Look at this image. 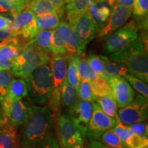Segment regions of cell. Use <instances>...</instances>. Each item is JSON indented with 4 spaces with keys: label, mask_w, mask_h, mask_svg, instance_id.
Returning a JSON list of instances; mask_svg holds the SVG:
<instances>
[{
    "label": "cell",
    "mask_w": 148,
    "mask_h": 148,
    "mask_svg": "<svg viewBox=\"0 0 148 148\" xmlns=\"http://www.w3.org/2000/svg\"><path fill=\"white\" fill-rule=\"evenodd\" d=\"M53 115L49 108L28 106V115L21 130V148H40L53 135Z\"/></svg>",
    "instance_id": "cell-1"
},
{
    "label": "cell",
    "mask_w": 148,
    "mask_h": 148,
    "mask_svg": "<svg viewBox=\"0 0 148 148\" xmlns=\"http://www.w3.org/2000/svg\"><path fill=\"white\" fill-rule=\"evenodd\" d=\"M108 58L124 66L128 70L129 73L144 82H148L147 49L140 37L123 49L111 53Z\"/></svg>",
    "instance_id": "cell-2"
},
{
    "label": "cell",
    "mask_w": 148,
    "mask_h": 148,
    "mask_svg": "<svg viewBox=\"0 0 148 148\" xmlns=\"http://www.w3.org/2000/svg\"><path fill=\"white\" fill-rule=\"evenodd\" d=\"M27 84V99L34 105L42 104L49 99L52 90V79L49 66L41 64L24 79Z\"/></svg>",
    "instance_id": "cell-3"
},
{
    "label": "cell",
    "mask_w": 148,
    "mask_h": 148,
    "mask_svg": "<svg viewBox=\"0 0 148 148\" xmlns=\"http://www.w3.org/2000/svg\"><path fill=\"white\" fill-rule=\"evenodd\" d=\"M51 58V53L45 52L27 42L19 54L12 61L10 71L12 75L24 79L37 66L49 64Z\"/></svg>",
    "instance_id": "cell-4"
},
{
    "label": "cell",
    "mask_w": 148,
    "mask_h": 148,
    "mask_svg": "<svg viewBox=\"0 0 148 148\" xmlns=\"http://www.w3.org/2000/svg\"><path fill=\"white\" fill-rule=\"evenodd\" d=\"M70 56L69 55H53L49 62L52 79V90L49 97V107L54 114L55 120H58V116H60L61 90L66 77L67 62Z\"/></svg>",
    "instance_id": "cell-5"
},
{
    "label": "cell",
    "mask_w": 148,
    "mask_h": 148,
    "mask_svg": "<svg viewBox=\"0 0 148 148\" xmlns=\"http://www.w3.org/2000/svg\"><path fill=\"white\" fill-rule=\"evenodd\" d=\"M38 33L35 16L29 6L13 16L11 36L21 37L28 42L34 39Z\"/></svg>",
    "instance_id": "cell-6"
},
{
    "label": "cell",
    "mask_w": 148,
    "mask_h": 148,
    "mask_svg": "<svg viewBox=\"0 0 148 148\" xmlns=\"http://www.w3.org/2000/svg\"><path fill=\"white\" fill-rule=\"evenodd\" d=\"M139 37L138 28L133 23H127L108 35L104 43V51L112 53L126 47Z\"/></svg>",
    "instance_id": "cell-7"
},
{
    "label": "cell",
    "mask_w": 148,
    "mask_h": 148,
    "mask_svg": "<svg viewBox=\"0 0 148 148\" xmlns=\"http://www.w3.org/2000/svg\"><path fill=\"white\" fill-rule=\"evenodd\" d=\"M147 99L143 95L135 94L133 100L118 110L119 119L125 125L145 121L147 119Z\"/></svg>",
    "instance_id": "cell-8"
},
{
    "label": "cell",
    "mask_w": 148,
    "mask_h": 148,
    "mask_svg": "<svg viewBox=\"0 0 148 148\" xmlns=\"http://www.w3.org/2000/svg\"><path fill=\"white\" fill-rule=\"evenodd\" d=\"M92 115L87 129L88 139L91 141L99 140L103 133L115 125L116 119L104 113L98 103L91 102Z\"/></svg>",
    "instance_id": "cell-9"
},
{
    "label": "cell",
    "mask_w": 148,
    "mask_h": 148,
    "mask_svg": "<svg viewBox=\"0 0 148 148\" xmlns=\"http://www.w3.org/2000/svg\"><path fill=\"white\" fill-rule=\"evenodd\" d=\"M58 136L61 148H71L83 145V136L75 123L66 114L58 119Z\"/></svg>",
    "instance_id": "cell-10"
},
{
    "label": "cell",
    "mask_w": 148,
    "mask_h": 148,
    "mask_svg": "<svg viewBox=\"0 0 148 148\" xmlns=\"http://www.w3.org/2000/svg\"><path fill=\"white\" fill-rule=\"evenodd\" d=\"M1 108L8 121L18 127L23 125L28 115V106L21 99L12 98L8 95L0 103Z\"/></svg>",
    "instance_id": "cell-11"
},
{
    "label": "cell",
    "mask_w": 148,
    "mask_h": 148,
    "mask_svg": "<svg viewBox=\"0 0 148 148\" xmlns=\"http://www.w3.org/2000/svg\"><path fill=\"white\" fill-rule=\"evenodd\" d=\"M67 116L79 129L83 137L86 135L92 115V105L90 101L79 99L71 108L67 109Z\"/></svg>",
    "instance_id": "cell-12"
},
{
    "label": "cell",
    "mask_w": 148,
    "mask_h": 148,
    "mask_svg": "<svg viewBox=\"0 0 148 148\" xmlns=\"http://www.w3.org/2000/svg\"><path fill=\"white\" fill-rule=\"evenodd\" d=\"M132 14V9L121 5H114L112 8L106 23L97 32V36L103 37L108 36L111 33L123 26Z\"/></svg>",
    "instance_id": "cell-13"
},
{
    "label": "cell",
    "mask_w": 148,
    "mask_h": 148,
    "mask_svg": "<svg viewBox=\"0 0 148 148\" xmlns=\"http://www.w3.org/2000/svg\"><path fill=\"white\" fill-rule=\"evenodd\" d=\"M106 81L112 90V95L119 108H123L133 100L135 92L124 77H112L106 79Z\"/></svg>",
    "instance_id": "cell-14"
},
{
    "label": "cell",
    "mask_w": 148,
    "mask_h": 148,
    "mask_svg": "<svg viewBox=\"0 0 148 148\" xmlns=\"http://www.w3.org/2000/svg\"><path fill=\"white\" fill-rule=\"evenodd\" d=\"M56 30L65 43L69 55L79 56L84 53L86 47L83 45L69 23L64 21H60Z\"/></svg>",
    "instance_id": "cell-15"
},
{
    "label": "cell",
    "mask_w": 148,
    "mask_h": 148,
    "mask_svg": "<svg viewBox=\"0 0 148 148\" xmlns=\"http://www.w3.org/2000/svg\"><path fill=\"white\" fill-rule=\"evenodd\" d=\"M69 25L85 47L95 38L96 35L95 27L88 16V12L76 18Z\"/></svg>",
    "instance_id": "cell-16"
},
{
    "label": "cell",
    "mask_w": 148,
    "mask_h": 148,
    "mask_svg": "<svg viewBox=\"0 0 148 148\" xmlns=\"http://www.w3.org/2000/svg\"><path fill=\"white\" fill-rule=\"evenodd\" d=\"M112 8L108 0H101L98 1L90 0L87 12L95 25L97 33L106 23Z\"/></svg>",
    "instance_id": "cell-17"
},
{
    "label": "cell",
    "mask_w": 148,
    "mask_h": 148,
    "mask_svg": "<svg viewBox=\"0 0 148 148\" xmlns=\"http://www.w3.org/2000/svg\"><path fill=\"white\" fill-rule=\"evenodd\" d=\"M18 37L10 36L0 42V60L13 61L24 47Z\"/></svg>",
    "instance_id": "cell-18"
},
{
    "label": "cell",
    "mask_w": 148,
    "mask_h": 148,
    "mask_svg": "<svg viewBox=\"0 0 148 148\" xmlns=\"http://www.w3.org/2000/svg\"><path fill=\"white\" fill-rule=\"evenodd\" d=\"M90 0H71L66 5V18L69 24L88 12Z\"/></svg>",
    "instance_id": "cell-19"
},
{
    "label": "cell",
    "mask_w": 148,
    "mask_h": 148,
    "mask_svg": "<svg viewBox=\"0 0 148 148\" xmlns=\"http://www.w3.org/2000/svg\"><path fill=\"white\" fill-rule=\"evenodd\" d=\"M100 58L103 64L101 76L106 79L114 76L124 77L125 75L129 73L128 70L122 64L110 60L108 57L105 56H100Z\"/></svg>",
    "instance_id": "cell-20"
},
{
    "label": "cell",
    "mask_w": 148,
    "mask_h": 148,
    "mask_svg": "<svg viewBox=\"0 0 148 148\" xmlns=\"http://www.w3.org/2000/svg\"><path fill=\"white\" fill-rule=\"evenodd\" d=\"M15 127L9 121L0 127V148H9L19 139Z\"/></svg>",
    "instance_id": "cell-21"
},
{
    "label": "cell",
    "mask_w": 148,
    "mask_h": 148,
    "mask_svg": "<svg viewBox=\"0 0 148 148\" xmlns=\"http://www.w3.org/2000/svg\"><path fill=\"white\" fill-rule=\"evenodd\" d=\"M54 30V29H53ZM53 30H40L34 39L28 42L36 48L45 52L51 53V42L52 38Z\"/></svg>",
    "instance_id": "cell-22"
},
{
    "label": "cell",
    "mask_w": 148,
    "mask_h": 148,
    "mask_svg": "<svg viewBox=\"0 0 148 148\" xmlns=\"http://www.w3.org/2000/svg\"><path fill=\"white\" fill-rule=\"evenodd\" d=\"M35 19L38 31L53 30L57 28L60 22V18L56 12L35 16Z\"/></svg>",
    "instance_id": "cell-23"
},
{
    "label": "cell",
    "mask_w": 148,
    "mask_h": 148,
    "mask_svg": "<svg viewBox=\"0 0 148 148\" xmlns=\"http://www.w3.org/2000/svg\"><path fill=\"white\" fill-rule=\"evenodd\" d=\"M78 99L79 97L76 89L67 82L66 78L64 80L61 90V106L69 109Z\"/></svg>",
    "instance_id": "cell-24"
},
{
    "label": "cell",
    "mask_w": 148,
    "mask_h": 148,
    "mask_svg": "<svg viewBox=\"0 0 148 148\" xmlns=\"http://www.w3.org/2000/svg\"><path fill=\"white\" fill-rule=\"evenodd\" d=\"M68 61H69V64L66 69V81L69 84L73 86L77 92L79 83L78 71H77L79 57L78 56H71Z\"/></svg>",
    "instance_id": "cell-25"
},
{
    "label": "cell",
    "mask_w": 148,
    "mask_h": 148,
    "mask_svg": "<svg viewBox=\"0 0 148 148\" xmlns=\"http://www.w3.org/2000/svg\"><path fill=\"white\" fill-rule=\"evenodd\" d=\"M98 105L105 114L110 117H118L117 105L114 100L113 95H108L95 98Z\"/></svg>",
    "instance_id": "cell-26"
},
{
    "label": "cell",
    "mask_w": 148,
    "mask_h": 148,
    "mask_svg": "<svg viewBox=\"0 0 148 148\" xmlns=\"http://www.w3.org/2000/svg\"><path fill=\"white\" fill-rule=\"evenodd\" d=\"M29 3L26 0H0V12H9L14 16L28 6Z\"/></svg>",
    "instance_id": "cell-27"
},
{
    "label": "cell",
    "mask_w": 148,
    "mask_h": 148,
    "mask_svg": "<svg viewBox=\"0 0 148 148\" xmlns=\"http://www.w3.org/2000/svg\"><path fill=\"white\" fill-rule=\"evenodd\" d=\"M28 6L35 16L56 12L55 7L49 0H31Z\"/></svg>",
    "instance_id": "cell-28"
},
{
    "label": "cell",
    "mask_w": 148,
    "mask_h": 148,
    "mask_svg": "<svg viewBox=\"0 0 148 148\" xmlns=\"http://www.w3.org/2000/svg\"><path fill=\"white\" fill-rule=\"evenodd\" d=\"M90 86L95 98L102 96L112 95V90L106 79L102 76H97L90 81Z\"/></svg>",
    "instance_id": "cell-29"
},
{
    "label": "cell",
    "mask_w": 148,
    "mask_h": 148,
    "mask_svg": "<svg viewBox=\"0 0 148 148\" xmlns=\"http://www.w3.org/2000/svg\"><path fill=\"white\" fill-rule=\"evenodd\" d=\"M27 94V84L23 79H13L9 86L8 96L12 98L21 99Z\"/></svg>",
    "instance_id": "cell-30"
},
{
    "label": "cell",
    "mask_w": 148,
    "mask_h": 148,
    "mask_svg": "<svg viewBox=\"0 0 148 148\" xmlns=\"http://www.w3.org/2000/svg\"><path fill=\"white\" fill-rule=\"evenodd\" d=\"M99 140L101 143L112 148H130L125 142L116 136L111 129L103 132Z\"/></svg>",
    "instance_id": "cell-31"
},
{
    "label": "cell",
    "mask_w": 148,
    "mask_h": 148,
    "mask_svg": "<svg viewBox=\"0 0 148 148\" xmlns=\"http://www.w3.org/2000/svg\"><path fill=\"white\" fill-rule=\"evenodd\" d=\"M77 71H78V77L79 80L91 81L95 77L99 76L92 71L91 68L90 67L89 64H88L87 58H84V57L79 58Z\"/></svg>",
    "instance_id": "cell-32"
},
{
    "label": "cell",
    "mask_w": 148,
    "mask_h": 148,
    "mask_svg": "<svg viewBox=\"0 0 148 148\" xmlns=\"http://www.w3.org/2000/svg\"><path fill=\"white\" fill-rule=\"evenodd\" d=\"M51 51L52 55H69L68 53L67 47L63 40L61 39L56 29H55L53 32L51 42Z\"/></svg>",
    "instance_id": "cell-33"
},
{
    "label": "cell",
    "mask_w": 148,
    "mask_h": 148,
    "mask_svg": "<svg viewBox=\"0 0 148 148\" xmlns=\"http://www.w3.org/2000/svg\"><path fill=\"white\" fill-rule=\"evenodd\" d=\"M126 80L133 86L135 90H137L139 94H141L144 97L147 99L148 97V86L147 82H144L138 77L130 73H127L124 75Z\"/></svg>",
    "instance_id": "cell-34"
},
{
    "label": "cell",
    "mask_w": 148,
    "mask_h": 148,
    "mask_svg": "<svg viewBox=\"0 0 148 148\" xmlns=\"http://www.w3.org/2000/svg\"><path fill=\"white\" fill-rule=\"evenodd\" d=\"M77 95L79 99L90 102L95 101V97L92 93L90 86V81L79 80Z\"/></svg>",
    "instance_id": "cell-35"
},
{
    "label": "cell",
    "mask_w": 148,
    "mask_h": 148,
    "mask_svg": "<svg viewBox=\"0 0 148 148\" xmlns=\"http://www.w3.org/2000/svg\"><path fill=\"white\" fill-rule=\"evenodd\" d=\"M111 130L113 131V132L116 136H119L122 140L125 142L133 133L130 129L129 125H126L120 121L119 116L116 119L115 125Z\"/></svg>",
    "instance_id": "cell-36"
},
{
    "label": "cell",
    "mask_w": 148,
    "mask_h": 148,
    "mask_svg": "<svg viewBox=\"0 0 148 148\" xmlns=\"http://www.w3.org/2000/svg\"><path fill=\"white\" fill-rule=\"evenodd\" d=\"M125 143L130 148H143L148 145V138L147 136L132 133L126 140Z\"/></svg>",
    "instance_id": "cell-37"
},
{
    "label": "cell",
    "mask_w": 148,
    "mask_h": 148,
    "mask_svg": "<svg viewBox=\"0 0 148 148\" xmlns=\"http://www.w3.org/2000/svg\"><path fill=\"white\" fill-rule=\"evenodd\" d=\"M87 61L92 71L97 73L98 75L101 76L103 70V64L100 56L94 54V53H90L88 55Z\"/></svg>",
    "instance_id": "cell-38"
},
{
    "label": "cell",
    "mask_w": 148,
    "mask_h": 148,
    "mask_svg": "<svg viewBox=\"0 0 148 148\" xmlns=\"http://www.w3.org/2000/svg\"><path fill=\"white\" fill-rule=\"evenodd\" d=\"M132 11L137 16H147L148 12V0H134Z\"/></svg>",
    "instance_id": "cell-39"
},
{
    "label": "cell",
    "mask_w": 148,
    "mask_h": 148,
    "mask_svg": "<svg viewBox=\"0 0 148 148\" xmlns=\"http://www.w3.org/2000/svg\"><path fill=\"white\" fill-rule=\"evenodd\" d=\"M12 75L10 70H0V87L9 89L11 82L13 79Z\"/></svg>",
    "instance_id": "cell-40"
},
{
    "label": "cell",
    "mask_w": 148,
    "mask_h": 148,
    "mask_svg": "<svg viewBox=\"0 0 148 148\" xmlns=\"http://www.w3.org/2000/svg\"><path fill=\"white\" fill-rule=\"evenodd\" d=\"M130 129L131 131L134 134L138 135H144L147 136L148 135V128H147V123L145 122H137V123H132L129 125Z\"/></svg>",
    "instance_id": "cell-41"
},
{
    "label": "cell",
    "mask_w": 148,
    "mask_h": 148,
    "mask_svg": "<svg viewBox=\"0 0 148 148\" xmlns=\"http://www.w3.org/2000/svg\"><path fill=\"white\" fill-rule=\"evenodd\" d=\"M49 1L55 7L56 10V12L59 17H62V16L64 14V12H65V0H49Z\"/></svg>",
    "instance_id": "cell-42"
},
{
    "label": "cell",
    "mask_w": 148,
    "mask_h": 148,
    "mask_svg": "<svg viewBox=\"0 0 148 148\" xmlns=\"http://www.w3.org/2000/svg\"><path fill=\"white\" fill-rule=\"evenodd\" d=\"M108 1L112 7H113L114 5L118 4L132 9L134 0H108Z\"/></svg>",
    "instance_id": "cell-43"
},
{
    "label": "cell",
    "mask_w": 148,
    "mask_h": 148,
    "mask_svg": "<svg viewBox=\"0 0 148 148\" xmlns=\"http://www.w3.org/2000/svg\"><path fill=\"white\" fill-rule=\"evenodd\" d=\"M12 21L9 18L0 14V29H5L12 27Z\"/></svg>",
    "instance_id": "cell-44"
},
{
    "label": "cell",
    "mask_w": 148,
    "mask_h": 148,
    "mask_svg": "<svg viewBox=\"0 0 148 148\" xmlns=\"http://www.w3.org/2000/svg\"><path fill=\"white\" fill-rule=\"evenodd\" d=\"M40 148H60L58 144L57 140L55 139V138L52 136L51 138H49L46 143L44 144Z\"/></svg>",
    "instance_id": "cell-45"
},
{
    "label": "cell",
    "mask_w": 148,
    "mask_h": 148,
    "mask_svg": "<svg viewBox=\"0 0 148 148\" xmlns=\"http://www.w3.org/2000/svg\"><path fill=\"white\" fill-rule=\"evenodd\" d=\"M12 34V27L5 29H0V40L6 39L11 36Z\"/></svg>",
    "instance_id": "cell-46"
},
{
    "label": "cell",
    "mask_w": 148,
    "mask_h": 148,
    "mask_svg": "<svg viewBox=\"0 0 148 148\" xmlns=\"http://www.w3.org/2000/svg\"><path fill=\"white\" fill-rule=\"evenodd\" d=\"M12 61L9 60H0V70H10Z\"/></svg>",
    "instance_id": "cell-47"
},
{
    "label": "cell",
    "mask_w": 148,
    "mask_h": 148,
    "mask_svg": "<svg viewBox=\"0 0 148 148\" xmlns=\"http://www.w3.org/2000/svg\"><path fill=\"white\" fill-rule=\"evenodd\" d=\"M89 148H112L110 147H108L104 144L101 143L99 140H94V141H91V143L90 144Z\"/></svg>",
    "instance_id": "cell-48"
},
{
    "label": "cell",
    "mask_w": 148,
    "mask_h": 148,
    "mask_svg": "<svg viewBox=\"0 0 148 148\" xmlns=\"http://www.w3.org/2000/svg\"><path fill=\"white\" fill-rule=\"evenodd\" d=\"M9 148H21L20 145V139H18L17 141L15 142L13 145H12Z\"/></svg>",
    "instance_id": "cell-49"
},
{
    "label": "cell",
    "mask_w": 148,
    "mask_h": 148,
    "mask_svg": "<svg viewBox=\"0 0 148 148\" xmlns=\"http://www.w3.org/2000/svg\"><path fill=\"white\" fill-rule=\"evenodd\" d=\"M71 148H84L83 145H77V146H75V147H73Z\"/></svg>",
    "instance_id": "cell-50"
},
{
    "label": "cell",
    "mask_w": 148,
    "mask_h": 148,
    "mask_svg": "<svg viewBox=\"0 0 148 148\" xmlns=\"http://www.w3.org/2000/svg\"><path fill=\"white\" fill-rule=\"evenodd\" d=\"M0 114H4V112H3L2 108H1V105H0Z\"/></svg>",
    "instance_id": "cell-51"
},
{
    "label": "cell",
    "mask_w": 148,
    "mask_h": 148,
    "mask_svg": "<svg viewBox=\"0 0 148 148\" xmlns=\"http://www.w3.org/2000/svg\"><path fill=\"white\" fill-rule=\"evenodd\" d=\"M70 1H71V0H65V2H66V3H68Z\"/></svg>",
    "instance_id": "cell-52"
},
{
    "label": "cell",
    "mask_w": 148,
    "mask_h": 148,
    "mask_svg": "<svg viewBox=\"0 0 148 148\" xmlns=\"http://www.w3.org/2000/svg\"><path fill=\"white\" fill-rule=\"evenodd\" d=\"M92 1H101V0H92Z\"/></svg>",
    "instance_id": "cell-53"
},
{
    "label": "cell",
    "mask_w": 148,
    "mask_h": 148,
    "mask_svg": "<svg viewBox=\"0 0 148 148\" xmlns=\"http://www.w3.org/2000/svg\"><path fill=\"white\" fill-rule=\"evenodd\" d=\"M26 1H29V2H30L31 0H26Z\"/></svg>",
    "instance_id": "cell-54"
},
{
    "label": "cell",
    "mask_w": 148,
    "mask_h": 148,
    "mask_svg": "<svg viewBox=\"0 0 148 148\" xmlns=\"http://www.w3.org/2000/svg\"><path fill=\"white\" fill-rule=\"evenodd\" d=\"M143 148H148V147H147V146H146V147H143Z\"/></svg>",
    "instance_id": "cell-55"
},
{
    "label": "cell",
    "mask_w": 148,
    "mask_h": 148,
    "mask_svg": "<svg viewBox=\"0 0 148 148\" xmlns=\"http://www.w3.org/2000/svg\"></svg>",
    "instance_id": "cell-56"
}]
</instances>
